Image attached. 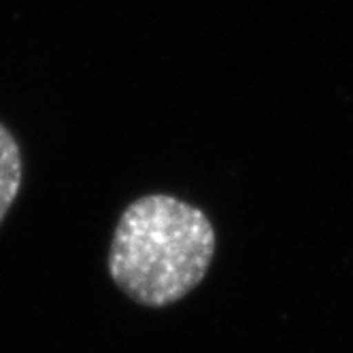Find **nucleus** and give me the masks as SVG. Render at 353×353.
<instances>
[{
  "label": "nucleus",
  "instance_id": "obj_1",
  "mask_svg": "<svg viewBox=\"0 0 353 353\" xmlns=\"http://www.w3.org/2000/svg\"><path fill=\"white\" fill-rule=\"evenodd\" d=\"M213 254L215 230L203 211L174 196L151 194L121 213L109 274L139 305L168 307L205 279Z\"/></svg>",
  "mask_w": 353,
  "mask_h": 353
},
{
  "label": "nucleus",
  "instance_id": "obj_2",
  "mask_svg": "<svg viewBox=\"0 0 353 353\" xmlns=\"http://www.w3.org/2000/svg\"><path fill=\"white\" fill-rule=\"evenodd\" d=\"M21 151L7 125L0 123V223L7 217L21 188Z\"/></svg>",
  "mask_w": 353,
  "mask_h": 353
}]
</instances>
